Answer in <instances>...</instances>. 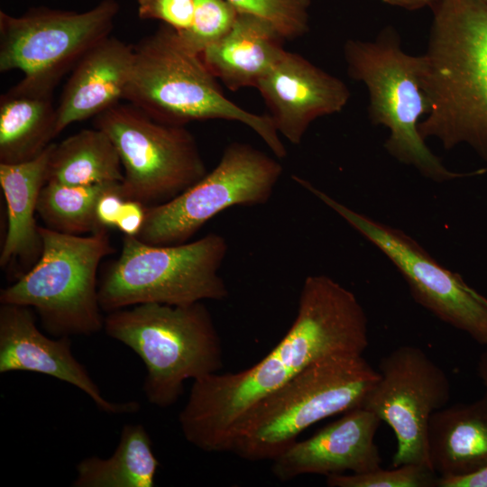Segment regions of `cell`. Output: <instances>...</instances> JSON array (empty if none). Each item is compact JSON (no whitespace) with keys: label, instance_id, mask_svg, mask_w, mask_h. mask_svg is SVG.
I'll use <instances>...</instances> for the list:
<instances>
[{"label":"cell","instance_id":"obj_1","mask_svg":"<svg viewBox=\"0 0 487 487\" xmlns=\"http://www.w3.org/2000/svg\"><path fill=\"white\" fill-rule=\"evenodd\" d=\"M368 345V319L355 295L326 275H309L293 323L264 358L238 372L193 381L179 414L181 432L202 451L228 452L240 421L258 401L314 363L363 355Z\"/></svg>","mask_w":487,"mask_h":487},{"label":"cell","instance_id":"obj_2","mask_svg":"<svg viewBox=\"0 0 487 487\" xmlns=\"http://www.w3.org/2000/svg\"><path fill=\"white\" fill-rule=\"evenodd\" d=\"M420 56L429 110L418 124L446 150L472 147L487 161V2L436 0Z\"/></svg>","mask_w":487,"mask_h":487},{"label":"cell","instance_id":"obj_3","mask_svg":"<svg viewBox=\"0 0 487 487\" xmlns=\"http://www.w3.org/2000/svg\"><path fill=\"white\" fill-rule=\"evenodd\" d=\"M124 99L162 123L239 122L255 132L282 159L287 150L269 115L240 107L223 93L201 55L179 32L161 24L133 45V61Z\"/></svg>","mask_w":487,"mask_h":487},{"label":"cell","instance_id":"obj_4","mask_svg":"<svg viewBox=\"0 0 487 487\" xmlns=\"http://www.w3.org/2000/svg\"><path fill=\"white\" fill-rule=\"evenodd\" d=\"M106 334L143 362L142 391L158 408L174 405L184 382L223 367L221 339L203 301L186 306L146 303L107 313Z\"/></svg>","mask_w":487,"mask_h":487},{"label":"cell","instance_id":"obj_5","mask_svg":"<svg viewBox=\"0 0 487 487\" xmlns=\"http://www.w3.org/2000/svg\"><path fill=\"white\" fill-rule=\"evenodd\" d=\"M379 378V371L363 355L321 359L247 411L236 428L230 452L252 462L273 460L306 428L362 407Z\"/></svg>","mask_w":487,"mask_h":487},{"label":"cell","instance_id":"obj_6","mask_svg":"<svg viewBox=\"0 0 487 487\" xmlns=\"http://www.w3.org/2000/svg\"><path fill=\"white\" fill-rule=\"evenodd\" d=\"M344 57L349 77L362 82L368 91L372 123L389 131L384 148L391 156L436 182L487 171H453L426 144L418 131L429 110L422 87L420 56L406 52L392 28H385L373 41L347 40Z\"/></svg>","mask_w":487,"mask_h":487},{"label":"cell","instance_id":"obj_7","mask_svg":"<svg viewBox=\"0 0 487 487\" xmlns=\"http://www.w3.org/2000/svg\"><path fill=\"white\" fill-rule=\"evenodd\" d=\"M42 252L37 262L2 289L0 303L31 308L54 337L91 335L104 328L97 270L115 252L107 228L72 235L40 226Z\"/></svg>","mask_w":487,"mask_h":487},{"label":"cell","instance_id":"obj_8","mask_svg":"<svg viewBox=\"0 0 487 487\" xmlns=\"http://www.w3.org/2000/svg\"><path fill=\"white\" fill-rule=\"evenodd\" d=\"M228 251L225 239L208 234L190 243L153 245L124 235L119 256L98 280L103 311L146 303L186 306L223 300L228 289L219 270Z\"/></svg>","mask_w":487,"mask_h":487},{"label":"cell","instance_id":"obj_9","mask_svg":"<svg viewBox=\"0 0 487 487\" xmlns=\"http://www.w3.org/2000/svg\"><path fill=\"white\" fill-rule=\"evenodd\" d=\"M119 153L120 194L146 207L168 202L197 183L207 168L185 125L155 120L135 106L118 103L94 117Z\"/></svg>","mask_w":487,"mask_h":487},{"label":"cell","instance_id":"obj_10","mask_svg":"<svg viewBox=\"0 0 487 487\" xmlns=\"http://www.w3.org/2000/svg\"><path fill=\"white\" fill-rule=\"evenodd\" d=\"M282 171L275 158L249 143L234 142L197 183L168 202L147 207L136 237L153 245L187 243L221 211L268 202Z\"/></svg>","mask_w":487,"mask_h":487},{"label":"cell","instance_id":"obj_11","mask_svg":"<svg viewBox=\"0 0 487 487\" xmlns=\"http://www.w3.org/2000/svg\"><path fill=\"white\" fill-rule=\"evenodd\" d=\"M120 12L116 0H101L76 12L33 7L19 16L0 11V71L56 87L80 59L111 35Z\"/></svg>","mask_w":487,"mask_h":487},{"label":"cell","instance_id":"obj_12","mask_svg":"<svg viewBox=\"0 0 487 487\" xmlns=\"http://www.w3.org/2000/svg\"><path fill=\"white\" fill-rule=\"evenodd\" d=\"M293 179L342 216L394 264L417 303L445 323L487 345V299L438 263L403 231L351 209L308 180Z\"/></svg>","mask_w":487,"mask_h":487},{"label":"cell","instance_id":"obj_13","mask_svg":"<svg viewBox=\"0 0 487 487\" xmlns=\"http://www.w3.org/2000/svg\"><path fill=\"white\" fill-rule=\"evenodd\" d=\"M378 368L380 378L366 394L362 408L393 430L397 447L392 466L418 464L431 468L428 424L431 416L449 401L447 374L414 345L397 347L381 359Z\"/></svg>","mask_w":487,"mask_h":487},{"label":"cell","instance_id":"obj_14","mask_svg":"<svg viewBox=\"0 0 487 487\" xmlns=\"http://www.w3.org/2000/svg\"><path fill=\"white\" fill-rule=\"evenodd\" d=\"M10 372H32L69 383L106 413H134L140 408L136 401L113 402L102 395L86 367L73 355L69 336L50 338L38 328L31 308L1 304L0 373Z\"/></svg>","mask_w":487,"mask_h":487},{"label":"cell","instance_id":"obj_15","mask_svg":"<svg viewBox=\"0 0 487 487\" xmlns=\"http://www.w3.org/2000/svg\"><path fill=\"white\" fill-rule=\"evenodd\" d=\"M256 88L277 132L292 144L301 142L315 120L341 112L350 98L343 80L288 51Z\"/></svg>","mask_w":487,"mask_h":487},{"label":"cell","instance_id":"obj_16","mask_svg":"<svg viewBox=\"0 0 487 487\" xmlns=\"http://www.w3.org/2000/svg\"><path fill=\"white\" fill-rule=\"evenodd\" d=\"M381 422L374 413L362 407L348 410L276 456L271 472L280 482H287L304 474L327 477L346 471L363 473L378 469L381 457L374 437Z\"/></svg>","mask_w":487,"mask_h":487},{"label":"cell","instance_id":"obj_17","mask_svg":"<svg viewBox=\"0 0 487 487\" xmlns=\"http://www.w3.org/2000/svg\"><path fill=\"white\" fill-rule=\"evenodd\" d=\"M133 61V45L112 35L90 49L71 70L63 87L57 106L58 133L120 103Z\"/></svg>","mask_w":487,"mask_h":487},{"label":"cell","instance_id":"obj_18","mask_svg":"<svg viewBox=\"0 0 487 487\" xmlns=\"http://www.w3.org/2000/svg\"><path fill=\"white\" fill-rule=\"evenodd\" d=\"M285 41L271 22L238 11L230 31L200 55L210 72L234 92L256 87L285 52Z\"/></svg>","mask_w":487,"mask_h":487},{"label":"cell","instance_id":"obj_19","mask_svg":"<svg viewBox=\"0 0 487 487\" xmlns=\"http://www.w3.org/2000/svg\"><path fill=\"white\" fill-rule=\"evenodd\" d=\"M52 145L31 161L0 163V185L7 207V232L0 254L2 269L18 262L23 275L41 254L42 238L35 213L41 190L47 182Z\"/></svg>","mask_w":487,"mask_h":487},{"label":"cell","instance_id":"obj_20","mask_svg":"<svg viewBox=\"0 0 487 487\" xmlns=\"http://www.w3.org/2000/svg\"><path fill=\"white\" fill-rule=\"evenodd\" d=\"M427 455L432 470L442 479L487 467V396L436 410L428 424Z\"/></svg>","mask_w":487,"mask_h":487},{"label":"cell","instance_id":"obj_21","mask_svg":"<svg viewBox=\"0 0 487 487\" xmlns=\"http://www.w3.org/2000/svg\"><path fill=\"white\" fill-rule=\"evenodd\" d=\"M54 87L23 78L0 97V163L31 161L59 134Z\"/></svg>","mask_w":487,"mask_h":487},{"label":"cell","instance_id":"obj_22","mask_svg":"<svg viewBox=\"0 0 487 487\" xmlns=\"http://www.w3.org/2000/svg\"><path fill=\"white\" fill-rule=\"evenodd\" d=\"M159 461L149 433L141 424L122 428L118 445L108 458L89 456L76 466L74 487H153Z\"/></svg>","mask_w":487,"mask_h":487},{"label":"cell","instance_id":"obj_23","mask_svg":"<svg viewBox=\"0 0 487 487\" xmlns=\"http://www.w3.org/2000/svg\"><path fill=\"white\" fill-rule=\"evenodd\" d=\"M119 153L101 129H83L52 145L47 181L64 185L121 183Z\"/></svg>","mask_w":487,"mask_h":487},{"label":"cell","instance_id":"obj_24","mask_svg":"<svg viewBox=\"0 0 487 487\" xmlns=\"http://www.w3.org/2000/svg\"><path fill=\"white\" fill-rule=\"evenodd\" d=\"M117 184L70 186L47 181L40 193L37 214L50 230L72 235L92 234L104 227L96 215L99 198Z\"/></svg>","mask_w":487,"mask_h":487},{"label":"cell","instance_id":"obj_25","mask_svg":"<svg viewBox=\"0 0 487 487\" xmlns=\"http://www.w3.org/2000/svg\"><path fill=\"white\" fill-rule=\"evenodd\" d=\"M237 14L225 0H194L191 25L179 34L189 49L201 54L230 31Z\"/></svg>","mask_w":487,"mask_h":487},{"label":"cell","instance_id":"obj_26","mask_svg":"<svg viewBox=\"0 0 487 487\" xmlns=\"http://www.w3.org/2000/svg\"><path fill=\"white\" fill-rule=\"evenodd\" d=\"M238 11L271 22L287 41L308 32L311 0H225Z\"/></svg>","mask_w":487,"mask_h":487},{"label":"cell","instance_id":"obj_27","mask_svg":"<svg viewBox=\"0 0 487 487\" xmlns=\"http://www.w3.org/2000/svg\"><path fill=\"white\" fill-rule=\"evenodd\" d=\"M438 475L428 466L405 464L394 469L326 477L329 487H437Z\"/></svg>","mask_w":487,"mask_h":487},{"label":"cell","instance_id":"obj_28","mask_svg":"<svg viewBox=\"0 0 487 487\" xmlns=\"http://www.w3.org/2000/svg\"><path fill=\"white\" fill-rule=\"evenodd\" d=\"M137 11L142 20H158L183 32L191 25L194 0H137Z\"/></svg>","mask_w":487,"mask_h":487},{"label":"cell","instance_id":"obj_29","mask_svg":"<svg viewBox=\"0 0 487 487\" xmlns=\"http://www.w3.org/2000/svg\"><path fill=\"white\" fill-rule=\"evenodd\" d=\"M124 200L120 194V183L101 195L96 203V215L102 226L106 228L116 226Z\"/></svg>","mask_w":487,"mask_h":487},{"label":"cell","instance_id":"obj_30","mask_svg":"<svg viewBox=\"0 0 487 487\" xmlns=\"http://www.w3.org/2000/svg\"><path fill=\"white\" fill-rule=\"evenodd\" d=\"M146 207L139 201L125 199L115 227L124 235L137 236L144 224Z\"/></svg>","mask_w":487,"mask_h":487},{"label":"cell","instance_id":"obj_31","mask_svg":"<svg viewBox=\"0 0 487 487\" xmlns=\"http://www.w3.org/2000/svg\"><path fill=\"white\" fill-rule=\"evenodd\" d=\"M437 487H487V467L463 477L439 478Z\"/></svg>","mask_w":487,"mask_h":487},{"label":"cell","instance_id":"obj_32","mask_svg":"<svg viewBox=\"0 0 487 487\" xmlns=\"http://www.w3.org/2000/svg\"><path fill=\"white\" fill-rule=\"evenodd\" d=\"M388 5L405 9L408 11L420 10L431 7L436 0H379Z\"/></svg>","mask_w":487,"mask_h":487},{"label":"cell","instance_id":"obj_33","mask_svg":"<svg viewBox=\"0 0 487 487\" xmlns=\"http://www.w3.org/2000/svg\"><path fill=\"white\" fill-rule=\"evenodd\" d=\"M477 373L485 388V396H487V349L483 351L477 362Z\"/></svg>","mask_w":487,"mask_h":487},{"label":"cell","instance_id":"obj_34","mask_svg":"<svg viewBox=\"0 0 487 487\" xmlns=\"http://www.w3.org/2000/svg\"><path fill=\"white\" fill-rule=\"evenodd\" d=\"M484 1H486V2H487V0H484Z\"/></svg>","mask_w":487,"mask_h":487}]
</instances>
